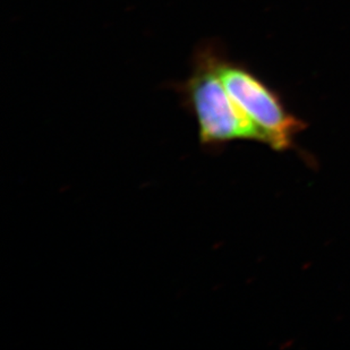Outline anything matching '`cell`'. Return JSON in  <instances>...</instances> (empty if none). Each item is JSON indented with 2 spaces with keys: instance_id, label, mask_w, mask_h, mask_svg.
Returning a JSON list of instances; mask_svg holds the SVG:
<instances>
[{
  "instance_id": "obj_1",
  "label": "cell",
  "mask_w": 350,
  "mask_h": 350,
  "mask_svg": "<svg viewBox=\"0 0 350 350\" xmlns=\"http://www.w3.org/2000/svg\"><path fill=\"white\" fill-rule=\"evenodd\" d=\"M222 50L217 42H204L193 56L192 73L184 82L174 83L182 105L196 119L200 144L218 151L236 139L265 143L258 126L241 110L219 75Z\"/></svg>"
},
{
  "instance_id": "obj_2",
  "label": "cell",
  "mask_w": 350,
  "mask_h": 350,
  "mask_svg": "<svg viewBox=\"0 0 350 350\" xmlns=\"http://www.w3.org/2000/svg\"><path fill=\"white\" fill-rule=\"evenodd\" d=\"M218 70L232 99L265 135V144L275 151L289 149L304 122L288 113L280 98L261 79L224 53Z\"/></svg>"
}]
</instances>
